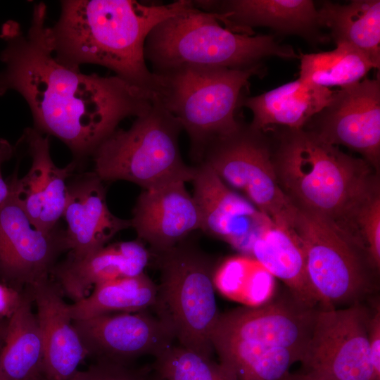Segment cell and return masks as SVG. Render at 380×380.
I'll return each instance as SVG.
<instances>
[{"instance_id":"obj_1","label":"cell","mask_w":380,"mask_h":380,"mask_svg":"<svg viewBox=\"0 0 380 380\" xmlns=\"http://www.w3.org/2000/svg\"><path fill=\"white\" fill-rule=\"evenodd\" d=\"M46 6H34L26 34L8 20L0 37V96L18 92L32 115L34 127L63 141L75 161L92 156L126 118L149 110L152 99L117 76L86 75L60 63L54 57L46 25Z\"/></svg>"},{"instance_id":"obj_36","label":"cell","mask_w":380,"mask_h":380,"mask_svg":"<svg viewBox=\"0 0 380 380\" xmlns=\"http://www.w3.org/2000/svg\"><path fill=\"white\" fill-rule=\"evenodd\" d=\"M288 380H304L300 378L297 374H290Z\"/></svg>"},{"instance_id":"obj_4","label":"cell","mask_w":380,"mask_h":380,"mask_svg":"<svg viewBox=\"0 0 380 380\" xmlns=\"http://www.w3.org/2000/svg\"><path fill=\"white\" fill-rule=\"evenodd\" d=\"M268 56L298 58L271 35L250 36L223 27L216 15L194 6L156 25L144 45L153 72L182 65L243 69Z\"/></svg>"},{"instance_id":"obj_5","label":"cell","mask_w":380,"mask_h":380,"mask_svg":"<svg viewBox=\"0 0 380 380\" xmlns=\"http://www.w3.org/2000/svg\"><path fill=\"white\" fill-rule=\"evenodd\" d=\"M260 65L243 69L182 65L153 72L158 84L155 99L187 133L190 155L197 163L210 142L240 127L235 110L241 91L262 72Z\"/></svg>"},{"instance_id":"obj_6","label":"cell","mask_w":380,"mask_h":380,"mask_svg":"<svg viewBox=\"0 0 380 380\" xmlns=\"http://www.w3.org/2000/svg\"><path fill=\"white\" fill-rule=\"evenodd\" d=\"M182 127L156 99L127 130L117 129L92 154L94 172L103 181L124 180L144 190L191 182L195 167L182 158Z\"/></svg>"},{"instance_id":"obj_29","label":"cell","mask_w":380,"mask_h":380,"mask_svg":"<svg viewBox=\"0 0 380 380\" xmlns=\"http://www.w3.org/2000/svg\"><path fill=\"white\" fill-rule=\"evenodd\" d=\"M154 367L164 380H236L227 367L173 344L155 357Z\"/></svg>"},{"instance_id":"obj_9","label":"cell","mask_w":380,"mask_h":380,"mask_svg":"<svg viewBox=\"0 0 380 380\" xmlns=\"http://www.w3.org/2000/svg\"><path fill=\"white\" fill-rule=\"evenodd\" d=\"M292 229L303 247L308 279L322 308L360 303L372 286L365 251L322 217L298 207Z\"/></svg>"},{"instance_id":"obj_10","label":"cell","mask_w":380,"mask_h":380,"mask_svg":"<svg viewBox=\"0 0 380 380\" xmlns=\"http://www.w3.org/2000/svg\"><path fill=\"white\" fill-rule=\"evenodd\" d=\"M370 315L360 303L317 310L297 374L304 380H376L369 349Z\"/></svg>"},{"instance_id":"obj_34","label":"cell","mask_w":380,"mask_h":380,"mask_svg":"<svg viewBox=\"0 0 380 380\" xmlns=\"http://www.w3.org/2000/svg\"><path fill=\"white\" fill-rule=\"evenodd\" d=\"M13 155L11 145L4 139L0 138V207L11 197V189L8 181L4 179L1 167L3 163L8 160Z\"/></svg>"},{"instance_id":"obj_14","label":"cell","mask_w":380,"mask_h":380,"mask_svg":"<svg viewBox=\"0 0 380 380\" xmlns=\"http://www.w3.org/2000/svg\"><path fill=\"white\" fill-rule=\"evenodd\" d=\"M194 167L192 196L200 211L201 229L251 257L253 242L273 222L208 165Z\"/></svg>"},{"instance_id":"obj_35","label":"cell","mask_w":380,"mask_h":380,"mask_svg":"<svg viewBox=\"0 0 380 380\" xmlns=\"http://www.w3.org/2000/svg\"><path fill=\"white\" fill-rule=\"evenodd\" d=\"M8 319H0V354L4 343Z\"/></svg>"},{"instance_id":"obj_19","label":"cell","mask_w":380,"mask_h":380,"mask_svg":"<svg viewBox=\"0 0 380 380\" xmlns=\"http://www.w3.org/2000/svg\"><path fill=\"white\" fill-rule=\"evenodd\" d=\"M103 181L96 173H85L68 182L62 217L70 258H82L104 246L119 232L131 227L130 220L120 218L108 209Z\"/></svg>"},{"instance_id":"obj_28","label":"cell","mask_w":380,"mask_h":380,"mask_svg":"<svg viewBox=\"0 0 380 380\" xmlns=\"http://www.w3.org/2000/svg\"><path fill=\"white\" fill-rule=\"evenodd\" d=\"M272 277L255 259L243 255L229 258L215 269L213 283L229 298L258 306L267 296Z\"/></svg>"},{"instance_id":"obj_11","label":"cell","mask_w":380,"mask_h":380,"mask_svg":"<svg viewBox=\"0 0 380 380\" xmlns=\"http://www.w3.org/2000/svg\"><path fill=\"white\" fill-rule=\"evenodd\" d=\"M68 251L65 230L36 227L11 196L0 207V281L19 291L49 279Z\"/></svg>"},{"instance_id":"obj_7","label":"cell","mask_w":380,"mask_h":380,"mask_svg":"<svg viewBox=\"0 0 380 380\" xmlns=\"http://www.w3.org/2000/svg\"><path fill=\"white\" fill-rule=\"evenodd\" d=\"M156 257L160 276L153 308L156 315L169 326L179 346L212 359L211 336L220 316L213 262L184 241Z\"/></svg>"},{"instance_id":"obj_20","label":"cell","mask_w":380,"mask_h":380,"mask_svg":"<svg viewBox=\"0 0 380 380\" xmlns=\"http://www.w3.org/2000/svg\"><path fill=\"white\" fill-rule=\"evenodd\" d=\"M44 347V376L46 380H69L87 355L75 329L62 293L51 278L28 287Z\"/></svg>"},{"instance_id":"obj_15","label":"cell","mask_w":380,"mask_h":380,"mask_svg":"<svg viewBox=\"0 0 380 380\" xmlns=\"http://www.w3.org/2000/svg\"><path fill=\"white\" fill-rule=\"evenodd\" d=\"M316 310L296 300L293 303L281 301L238 308L220 314L211 342L242 341L285 348L303 354Z\"/></svg>"},{"instance_id":"obj_23","label":"cell","mask_w":380,"mask_h":380,"mask_svg":"<svg viewBox=\"0 0 380 380\" xmlns=\"http://www.w3.org/2000/svg\"><path fill=\"white\" fill-rule=\"evenodd\" d=\"M251 257L281 280L298 303L315 308L318 298L308 279L303 247L293 229L271 223L253 242Z\"/></svg>"},{"instance_id":"obj_16","label":"cell","mask_w":380,"mask_h":380,"mask_svg":"<svg viewBox=\"0 0 380 380\" xmlns=\"http://www.w3.org/2000/svg\"><path fill=\"white\" fill-rule=\"evenodd\" d=\"M22 140L27 144L31 166L21 178L15 173L8 181L11 196L36 227L52 230L62 218L68 179L77 163L73 160L63 167H58L51 156L49 136L34 128L25 129Z\"/></svg>"},{"instance_id":"obj_25","label":"cell","mask_w":380,"mask_h":380,"mask_svg":"<svg viewBox=\"0 0 380 380\" xmlns=\"http://www.w3.org/2000/svg\"><path fill=\"white\" fill-rule=\"evenodd\" d=\"M317 13L320 27L330 30L336 45L354 47L379 68V0H353L345 5L325 1Z\"/></svg>"},{"instance_id":"obj_26","label":"cell","mask_w":380,"mask_h":380,"mask_svg":"<svg viewBox=\"0 0 380 380\" xmlns=\"http://www.w3.org/2000/svg\"><path fill=\"white\" fill-rule=\"evenodd\" d=\"M157 294L158 286L144 272L97 284L85 298L68 304V309L72 320L139 312L154 308Z\"/></svg>"},{"instance_id":"obj_30","label":"cell","mask_w":380,"mask_h":380,"mask_svg":"<svg viewBox=\"0 0 380 380\" xmlns=\"http://www.w3.org/2000/svg\"><path fill=\"white\" fill-rule=\"evenodd\" d=\"M357 227L371 267L380 266V192L365 204L357 218Z\"/></svg>"},{"instance_id":"obj_27","label":"cell","mask_w":380,"mask_h":380,"mask_svg":"<svg viewBox=\"0 0 380 380\" xmlns=\"http://www.w3.org/2000/svg\"><path fill=\"white\" fill-rule=\"evenodd\" d=\"M300 79L307 83L329 88H341L361 81L372 69L371 60L359 50L347 44H337L330 51L300 53Z\"/></svg>"},{"instance_id":"obj_32","label":"cell","mask_w":380,"mask_h":380,"mask_svg":"<svg viewBox=\"0 0 380 380\" xmlns=\"http://www.w3.org/2000/svg\"><path fill=\"white\" fill-rule=\"evenodd\" d=\"M371 363L376 380H380V310L379 306L370 315L368 329Z\"/></svg>"},{"instance_id":"obj_13","label":"cell","mask_w":380,"mask_h":380,"mask_svg":"<svg viewBox=\"0 0 380 380\" xmlns=\"http://www.w3.org/2000/svg\"><path fill=\"white\" fill-rule=\"evenodd\" d=\"M72 324L87 355L123 365L146 355L156 357L175 339L166 323L146 310L72 320Z\"/></svg>"},{"instance_id":"obj_8","label":"cell","mask_w":380,"mask_h":380,"mask_svg":"<svg viewBox=\"0 0 380 380\" xmlns=\"http://www.w3.org/2000/svg\"><path fill=\"white\" fill-rule=\"evenodd\" d=\"M272 153L263 132L241 123L233 133L210 142L200 163L241 191L274 224L292 228L297 207L281 189Z\"/></svg>"},{"instance_id":"obj_3","label":"cell","mask_w":380,"mask_h":380,"mask_svg":"<svg viewBox=\"0 0 380 380\" xmlns=\"http://www.w3.org/2000/svg\"><path fill=\"white\" fill-rule=\"evenodd\" d=\"M272 157L281 189L293 204L322 217L365 251L357 218L380 192L378 172L304 129L286 128Z\"/></svg>"},{"instance_id":"obj_37","label":"cell","mask_w":380,"mask_h":380,"mask_svg":"<svg viewBox=\"0 0 380 380\" xmlns=\"http://www.w3.org/2000/svg\"><path fill=\"white\" fill-rule=\"evenodd\" d=\"M39 380H46V379L45 378H42V379H41Z\"/></svg>"},{"instance_id":"obj_38","label":"cell","mask_w":380,"mask_h":380,"mask_svg":"<svg viewBox=\"0 0 380 380\" xmlns=\"http://www.w3.org/2000/svg\"><path fill=\"white\" fill-rule=\"evenodd\" d=\"M145 380V379H144Z\"/></svg>"},{"instance_id":"obj_2","label":"cell","mask_w":380,"mask_h":380,"mask_svg":"<svg viewBox=\"0 0 380 380\" xmlns=\"http://www.w3.org/2000/svg\"><path fill=\"white\" fill-rule=\"evenodd\" d=\"M194 6L189 0L146 5L134 0H65L48 36L55 58L80 68L104 66L155 99L156 75L146 64L144 45L153 28Z\"/></svg>"},{"instance_id":"obj_17","label":"cell","mask_w":380,"mask_h":380,"mask_svg":"<svg viewBox=\"0 0 380 380\" xmlns=\"http://www.w3.org/2000/svg\"><path fill=\"white\" fill-rule=\"evenodd\" d=\"M132 213L131 227L155 254L174 247L201 229L198 207L184 182L143 190Z\"/></svg>"},{"instance_id":"obj_31","label":"cell","mask_w":380,"mask_h":380,"mask_svg":"<svg viewBox=\"0 0 380 380\" xmlns=\"http://www.w3.org/2000/svg\"><path fill=\"white\" fill-rule=\"evenodd\" d=\"M69 380H144L129 369L126 365L97 360L87 369L79 371Z\"/></svg>"},{"instance_id":"obj_22","label":"cell","mask_w":380,"mask_h":380,"mask_svg":"<svg viewBox=\"0 0 380 380\" xmlns=\"http://www.w3.org/2000/svg\"><path fill=\"white\" fill-rule=\"evenodd\" d=\"M334 92L298 78L262 94L245 98L241 104L252 111L250 126L255 130L265 132L272 125L299 129L329 104Z\"/></svg>"},{"instance_id":"obj_12","label":"cell","mask_w":380,"mask_h":380,"mask_svg":"<svg viewBox=\"0 0 380 380\" xmlns=\"http://www.w3.org/2000/svg\"><path fill=\"white\" fill-rule=\"evenodd\" d=\"M329 144L360 153L376 172L380 164V82L365 79L335 90L329 104L310 121Z\"/></svg>"},{"instance_id":"obj_33","label":"cell","mask_w":380,"mask_h":380,"mask_svg":"<svg viewBox=\"0 0 380 380\" xmlns=\"http://www.w3.org/2000/svg\"><path fill=\"white\" fill-rule=\"evenodd\" d=\"M23 291H17L0 281V319L11 317L20 304Z\"/></svg>"},{"instance_id":"obj_24","label":"cell","mask_w":380,"mask_h":380,"mask_svg":"<svg viewBox=\"0 0 380 380\" xmlns=\"http://www.w3.org/2000/svg\"><path fill=\"white\" fill-rule=\"evenodd\" d=\"M32 293L27 287L8 321L0 354V380H39L44 376V347Z\"/></svg>"},{"instance_id":"obj_18","label":"cell","mask_w":380,"mask_h":380,"mask_svg":"<svg viewBox=\"0 0 380 380\" xmlns=\"http://www.w3.org/2000/svg\"><path fill=\"white\" fill-rule=\"evenodd\" d=\"M194 6L213 13L232 32L252 36V27H268L279 34L324 42L317 9L311 0L194 1Z\"/></svg>"},{"instance_id":"obj_21","label":"cell","mask_w":380,"mask_h":380,"mask_svg":"<svg viewBox=\"0 0 380 380\" xmlns=\"http://www.w3.org/2000/svg\"><path fill=\"white\" fill-rule=\"evenodd\" d=\"M150 258L141 241L106 245L77 259L58 262L51 275L61 293L73 302L83 299L101 283L144 273Z\"/></svg>"}]
</instances>
